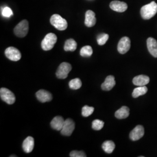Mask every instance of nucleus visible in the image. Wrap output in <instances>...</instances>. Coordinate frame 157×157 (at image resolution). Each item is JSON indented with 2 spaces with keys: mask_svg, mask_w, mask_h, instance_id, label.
Segmentation results:
<instances>
[{
  "mask_svg": "<svg viewBox=\"0 0 157 157\" xmlns=\"http://www.w3.org/2000/svg\"><path fill=\"white\" fill-rule=\"evenodd\" d=\"M157 13V4L155 1H152L141 8V16L146 20H148L154 17Z\"/></svg>",
  "mask_w": 157,
  "mask_h": 157,
  "instance_id": "nucleus-1",
  "label": "nucleus"
},
{
  "mask_svg": "<svg viewBox=\"0 0 157 157\" xmlns=\"http://www.w3.org/2000/svg\"><path fill=\"white\" fill-rule=\"evenodd\" d=\"M50 23L59 30H65L67 28V21L58 14H54L51 17Z\"/></svg>",
  "mask_w": 157,
  "mask_h": 157,
  "instance_id": "nucleus-2",
  "label": "nucleus"
},
{
  "mask_svg": "<svg viewBox=\"0 0 157 157\" xmlns=\"http://www.w3.org/2000/svg\"><path fill=\"white\" fill-rule=\"evenodd\" d=\"M57 37L55 34H47L41 42V48L44 51L51 50L56 43Z\"/></svg>",
  "mask_w": 157,
  "mask_h": 157,
  "instance_id": "nucleus-3",
  "label": "nucleus"
},
{
  "mask_svg": "<svg viewBox=\"0 0 157 157\" xmlns=\"http://www.w3.org/2000/svg\"><path fill=\"white\" fill-rule=\"evenodd\" d=\"M14 33L19 37H24L28 33L29 23L27 20H23L14 28Z\"/></svg>",
  "mask_w": 157,
  "mask_h": 157,
  "instance_id": "nucleus-4",
  "label": "nucleus"
},
{
  "mask_svg": "<svg viewBox=\"0 0 157 157\" xmlns=\"http://www.w3.org/2000/svg\"><path fill=\"white\" fill-rule=\"evenodd\" d=\"M72 70V66L67 62H63L61 63L56 71V77L60 79H64L67 77L69 73Z\"/></svg>",
  "mask_w": 157,
  "mask_h": 157,
  "instance_id": "nucleus-5",
  "label": "nucleus"
},
{
  "mask_svg": "<svg viewBox=\"0 0 157 157\" xmlns=\"http://www.w3.org/2000/svg\"><path fill=\"white\" fill-rule=\"evenodd\" d=\"M0 97L2 101L6 102L8 104H13L16 100L15 96L11 91L2 87L0 90Z\"/></svg>",
  "mask_w": 157,
  "mask_h": 157,
  "instance_id": "nucleus-6",
  "label": "nucleus"
},
{
  "mask_svg": "<svg viewBox=\"0 0 157 157\" xmlns=\"http://www.w3.org/2000/svg\"><path fill=\"white\" fill-rule=\"evenodd\" d=\"M6 56L12 61H17L21 58V53L17 48L13 47L7 48L5 51Z\"/></svg>",
  "mask_w": 157,
  "mask_h": 157,
  "instance_id": "nucleus-7",
  "label": "nucleus"
},
{
  "mask_svg": "<svg viewBox=\"0 0 157 157\" xmlns=\"http://www.w3.org/2000/svg\"><path fill=\"white\" fill-rule=\"evenodd\" d=\"M75 128V124L72 119L68 118L65 121L61 133L62 135L65 136H70L72 134Z\"/></svg>",
  "mask_w": 157,
  "mask_h": 157,
  "instance_id": "nucleus-8",
  "label": "nucleus"
},
{
  "mask_svg": "<svg viewBox=\"0 0 157 157\" xmlns=\"http://www.w3.org/2000/svg\"><path fill=\"white\" fill-rule=\"evenodd\" d=\"M130 48V40L128 37H124L119 41L118 44V52L121 54H126Z\"/></svg>",
  "mask_w": 157,
  "mask_h": 157,
  "instance_id": "nucleus-9",
  "label": "nucleus"
},
{
  "mask_svg": "<svg viewBox=\"0 0 157 157\" xmlns=\"http://www.w3.org/2000/svg\"><path fill=\"white\" fill-rule=\"evenodd\" d=\"M144 135V129L143 126L137 125L135 129L130 133L129 137L132 141H137L140 139Z\"/></svg>",
  "mask_w": 157,
  "mask_h": 157,
  "instance_id": "nucleus-10",
  "label": "nucleus"
},
{
  "mask_svg": "<svg viewBox=\"0 0 157 157\" xmlns=\"http://www.w3.org/2000/svg\"><path fill=\"white\" fill-rule=\"evenodd\" d=\"M109 6L113 11L118 12H124L128 9L127 4L119 1H113L110 3Z\"/></svg>",
  "mask_w": 157,
  "mask_h": 157,
  "instance_id": "nucleus-11",
  "label": "nucleus"
},
{
  "mask_svg": "<svg viewBox=\"0 0 157 157\" xmlns=\"http://www.w3.org/2000/svg\"><path fill=\"white\" fill-rule=\"evenodd\" d=\"M148 50L152 56L157 58V41L152 37H149L147 40Z\"/></svg>",
  "mask_w": 157,
  "mask_h": 157,
  "instance_id": "nucleus-12",
  "label": "nucleus"
},
{
  "mask_svg": "<svg viewBox=\"0 0 157 157\" xmlns=\"http://www.w3.org/2000/svg\"><path fill=\"white\" fill-rule=\"evenodd\" d=\"M96 23V18H95V13L91 10H88L86 12L85 15V25L88 27L91 28L94 26Z\"/></svg>",
  "mask_w": 157,
  "mask_h": 157,
  "instance_id": "nucleus-13",
  "label": "nucleus"
},
{
  "mask_svg": "<svg viewBox=\"0 0 157 157\" xmlns=\"http://www.w3.org/2000/svg\"><path fill=\"white\" fill-rule=\"evenodd\" d=\"M36 97L41 102H46L51 101L52 97L50 92L45 90H40L36 94Z\"/></svg>",
  "mask_w": 157,
  "mask_h": 157,
  "instance_id": "nucleus-14",
  "label": "nucleus"
},
{
  "mask_svg": "<svg viewBox=\"0 0 157 157\" xmlns=\"http://www.w3.org/2000/svg\"><path fill=\"white\" fill-rule=\"evenodd\" d=\"M64 123H65V120L63 119V118L61 116H57L55 118H53V119L51 121L50 124L51 126L54 130L61 131L63 128Z\"/></svg>",
  "mask_w": 157,
  "mask_h": 157,
  "instance_id": "nucleus-15",
  "label": "nucleus"
},
{
  "mask_svg": "<svg viewBox=\"0 0 157 157\" xmlns=\"http://www.w3.org/2000/svg\"><path fill=\"white\" fill-rule=\"evenodd\" d=\"M115 84L116 82L115 80L114 76L112 75H109L107 76L104 82L101 84V89L103 90L109 91L115 86Z\"/></svg>",
  "mask_w": 157,
  "mask_h": 157,
  "instance_id": "nucleus-16",
  "label": "nucleus"
},
{
  "mask_svg": "<svg viewBox=\"0 0 157 157\" xmlns=\"http://www.w3.org/2000/svg\"><path fill=\"white\" fill-rule=\"evenodd\" d=\"M34 146V140L33 138L31 136L28 137L23 142V150L26 153H30L33 150Z\"/></svg>",
  "mask_w": 157,
  "mask_h": 157,
  "instance_id": "nucleus-17",
  "label": "nucleus"
},
{
  "mask_svg": "<svg viewBox=\"0 0 157 157\" xmlns=\"http://www.w3.org/2000/svg\"><path fill=\"white\" fill-rule=\"evenodd\" d=\"M150 82L148 76L141 75L135 77L133 79V83L137 86H144Z\"/></svg>",
  "mask_w": 157,
  "mask_h": 157,
  "instance_id": "nucleus-18",
  "label": "nucleus"
},
{
  "mask_svg": "<svg viewBox=\"0 0 157 157\" xmlns=\"http://www.w3.org/2000/svg\"><path fill=\"white\" fill-rule=\"evenodd\" d=\"M129 115V108L126 106L121 107L115 113V117L119 119L128 118Z\"/></svg>",
  "mask_w": 157,
  "mask_h": 157,
  "instance_id": "nucleus-19",
  "label": "nucleus"
},
{
  "mask_svg": "<svg viewBox=\"0 0 157 157\" xmlns=\"http://www.w3.org/2000/svg\"><path fill=\"white\" fill-rule=\"evenodd\" d=\"M77 48V43L72 39H68L65 41L64 50L65 51H74Z\"/></svg>",
  "mask_w": 157,
  "mask_h": 157,
  "instance_id": "nucleus-20",
  "label": "nucleus"
},
{
  "mask_svg": "<svg viewBox=\"0 0 157 157\" xmlns=\"http://www.w3.org/2000/svg\"><path fill=\"white\" fill-rule=\"evenodd\" d=\"M102 148L105 152H107L108 154H111L115 148V144L112 141H105L102 144Z\"/></svg>",
  "mask_w": 157,
  "mask_h": 157,
  "instance_id": "nucleus-21",
  "label": "nucleus"
},
{
  "mask_svg": "<svg viewBox=\"0 0 157 157\" xmlns=\"http://www.w3.org/2000/svg\"><path fill=\"white\" fill-rule=\"evenodd\" d=\"M148 89L146 86H138L137 88H135L133 93L132 96L133 98H137L141 95H144L147 93Z\"/></svg>",
  "mask_w": 157,
  "mask_h": 157,
  "instance_id": "nucleus-22",
  "label": "nucleus"
},
{
  "mask_svg": "<svg viewBox=\"0 0 157 157\" xmlns=\"http://www.w3.org/2000/svg\"><path fill=\"white\" fill-rule=\"evenodd\" d=\"M80 56L83 57H90L93 54V49L90 45H86L82 48L80 52Z\"/></svg>",
  "mask_w": 157,
  "mask_h": 157,
  "instance_id": "nucleus-23",
  "label": "nucleus"
},
{
  "mask_svg": "<svg viewBox=\"0 0 157 157\" xmlns=\"http://www.w3.org/2000/svg\"><path fill=\"white\" fill-rule=\"evenodd\" d=\"M82 81L80 80V78H78L72 79L69 83V87L73 90H78L82 87Z\"/></svg>",
  "mask_w": 157,
  "mask_h": 157,
  "instance_id": "nucleus-24",
  "label": "nucleus"
},
{
  "mask_svg": "<svg viewBox=\"0 0 157 157\" xmlns=\"http://www.w3.org/2000/svg\"><path fill=\"white\" fill-rule=\"evenodd\" d=\"M109 39V35L108 34L102 33L97 36V40L98 45H104L107 43V40Z\"/></svg>",
  "mask_w": 157,
  "mask_h": 157,
  "instance_id": "nucleus-25",
  "label": "nucleus"
},
{
  "mask_svg": "<svg viewBox=\"0 0 157 157\" xmlns=\"http://www.w3.org/2000/svg\"><path fill=\"white\" fill-rule=\"evenodd\" d=\"M94 110V108L93 107H89L88 105H85L82 108V114L83 117H88L93 113Z\"/></svg>",
  "mask_w": 157,
  "mask_h": 157,
  "instance_id": "nucleus-26",
  "label": "nucleus"
},
{
  "mask_svg": "<svg viewBox=\"0 0 157 157\" xmlns=\"http://www.w3.org/2000/svg\"><path fill=\"white\" fill-rule=\"evenodd\" d=\"M104 122L99 119H95L92 122V128L95 130H100L102 129Z\"/></svg>",
  "mask_w": 157,
  "mask_h": 157,
  "instance_id": "nucleus-27",
  "label": "nucleus"
},
{
  "mask_svg": "<svg viewBox=\"0 0 157 157\" xmlns=\"http://www.w3.org/2000/svg\"><path fill=\"white\" fill-rule=\"evenodd\" d=\"M2 15L6 17H10L13 15V12L10 8L6 6L3 8L2 11Z\"/></svg>",
  "mask_w": 157,
  "mask_h": 157,
  "instance_id": "nucleus-28",
  "label": "nucleus"
},
{
  "mask_svg": "<svg viewBox=\"0 0 157 157\" xmlns=\"http://www.w3.org/2000/svg\"><path fill=\"white\" fill-rule=\"evenodd\" d=\"M70 157H86V154L83 151H73L70 153Z\"/></svg>",
  "mask_w": 157,
  "mask_h": 157,
  "instance_id": "nucleus-29",
  "label": "nucleus"
}]
</instances>
